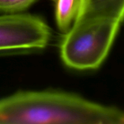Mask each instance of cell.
Listing matches in <instances>:
<instances>
[{"instance_id": "1", "label": "cell", "mask_w": 124, "mask_h": 124, "mask_svg": "<svg viewBox=\"0 0 124 124\" xmlns=\"http://www.w3.org/2000/svg\"><path fill=\"white\" fill-rule=\"evenodd\" d=\"M0 124H124V110L60 91H24L0 100Z\"/></svg>"}, {"instance_id": "2", "label": "cell", "mask_w": 124, "mask_h": 124, "mask_svg": "<svg viewBox=\"0 0 124 124\" xmlns=\"http://www.w3.org/2000/svg\"><path fill=\"white\" fill-rule=\"evenodd\" d=\"M121 23L104 18L77 20L60 44V56L76 70L98 68L107 57Z\"/></svg>"}, {"instance_id": "3", "label": "cell", "mask_w": 124, "mask_h": 124, "mask_svg": "<svg viewBox=\"0 0 124 124\" xmlns=\"http://www.w3.org/2000/svg\"><path fill=\"white\" fill-rule=\"evenodd\" d=\"M50 38L49 25L39 16L18 12L0 16V52L41 49Z\"/></svg>"}, {"instance_id": "4", "label": "cell", "mask_w": 124, "mask_h": 124, "mask_svg": "<svg viewBox=\"0 0 124 124\" xmlns=\"http://www.w3.org/2000/svg\"><path fill=\"white\" fill-rule=\"evenodd\" d=\"M104 18L122 23L124 20V0H86L77 20Z\"/></svg>"}, {"instance_id": "5", "label": "cell", "mask_w": 124, "mask_h": 124, "mask_svg": "<svg viewBox=\"0 0 124 124\" xmlns=\"http://www.w3.org/2000/svg\"><path fill=\"white\" fill-rule=\"evenodd\" d=\"M86 0H55V20L58 28L66 33L81 15Z\"/></svg>"}, {"instance_id": "6", "label": "cell", "mask_w": 124, "mask_h": 124, "mask_svg": "<svg viewBox=\"0 0 124 124\" xmlns=\"http://www.w3.org/2000/svg\"><path fill=\"white\" fill-rule=\"evenodd\" d=\"M36 0H0V11L8 13L20 12L31 5Z\"/></svg>"}]
</instances>
